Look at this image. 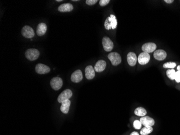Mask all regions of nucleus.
<instances>
[{
	"label": "nucleus",
	"mask_w": 180,
	"mask_h": 135,
	"mask_svg": "<svg viewBox=\"0 0 180 135\" xmlns=\"http://www.w3.org/2000/svg\"><path fill=\"white\" fill-rule=\"evenodd\" d=\"M25 55L28 60L33 61L39 58V52L36 49H29L26 51Z\"/></svg>",
	"instance_id": "obj_1"
},
{
	"label": "nucleus",
	"mask_w": 180,
	"mask_h": 135,
	"mask_svg": "<svg viewBox=\"0 0 180 135\" xmlns=\"http://www.w3.org/2000/svg\"><path fill=\"white\" fill-rule=\"evenodd\" d=\"M72 92L70 89H66L61 93L58 97V102L59 103H63L65 101L69 100L72 96Z\"/></svg>",
	"instance_id": "obj_2"
},
{
	"label": "nucleus",
	"mask_w": 180,
	"mask_h": 135,
	"mask_svg": "<svg viewBox=\"0 0 180 135\" xmlns=\"http://www.w3.org/2000/svg\"><path fill=\"white\" fill-rule=\"evenodd\" d=\"M108 58L111 62L112 64L114 66H116L119 65L121 62V58L119 54L114 52H111L108 55Z\"/></svg>",
	"instance_id": "obj_3"
},
{
	"label": "nucleus",
	"mask_w": 180,
	"mask_h": 135,
	"mask_svg": "<svg viewBox=\"0 0 180 135\" xmlns=\"http://www.w3.org/2000/svg\"><path fill=\"white\" fill-rule=\"evenodd\" d=\"M50 85L54 90H59L63 85V80L60 77H54L51 80Z\"/></svg>",
	"instance_id": "obj_4"
},
{
	"label": "nucleus",
	"mask_w": 180,
	"mask_h": 135,
	"mask_svg": "<svg viewBox=\"0 0 180 135\" xmlns=\"http://www.w3.org/2000/svg\"><path fill=\"white\" fill-rule=\"evenodd\" d=\"M22 35L26 38L32 39L35 36V32L31 27L29 26H25L23 27L22 29Z\"/></svg>",
	"instance_id": "obj_5"
},
{
	"label": "nucleus",
	"mask_w": 180,
	"mask_h": 135,
	"mask_svg": "<svg viewBox=\"0 0 180 135\" xmlns=\"http://www.w3.org/2000/svg\"><path fill=\"white\" fill-rule=\"evenodd\" d=\"M103 48L106 52H111L114 47V45L111 39L108 37H104L102 41Z\"/></svg>",
	"instance_id": "obj_6"
},
{
	"label": "nucleus",
	"mask_w": 180,
	"mask_h": 135,
	"mask_svg": "<svg viewBox=\"0 0 180 135\" xmlns=\"http://www.w3.org/2000/svg\"><path fill=\"white\" fill-rule=\"evenodd\" d=\"M35 71L37 74H45L50 71V69L47 65L39 63L36 65Z\"/></svg>",
	"instance_id": "obj_7"
},
{
	"label": "nucleus",
	"mask_w": 180,
	"mask_h": 135,
	"mask_svg": "<svg viewBox=\"0 0 180 135\" xmlns=\"http://www.w3.org/2000/svg\"><path fill=\"white\" fill-rule=\"evenodd\" d=\"M156 49V45L154 43L151 42L145 43L142 47V50H143V52L148 54L154 52Z\"/></svg>",
	"instance_id": "obj_8"
},
{
	"label": "nucleus",
	"mask_w": 180,
	"mask_h": 135,
	"mask_svg": "<svg viewBox=\"0 0 180 135\" xmlns=\"http://www.w3.org/2000/svg\"><path fill=\"white\" fill-rule=\"evenodd\" d=\"M150 55L148 53L143 52L139 56L138 60L139 64L145 65L147 64L150 61Z\"/></svg>",
	"instance_id": "obj_9"
},
{
	"label": "nucleus",
	"mask_w": 180,
	"mask_h": 135,
	"mask_svg": "<svg viewBox=\"0 0 180 135\" xmlns=\"http://www.w3.org/2000/svg\"><path fill=\"white\" fill-rule=\"evenodd\" d=\"M83 80V74L81 70L75 71L71 75V80L74 83H79Z\"/></svg>",
	"instance_id": "obj_10"
},
{
	"label": "nucleus",
	"mask_w": 180,
	"mask_h": 135,
	"mask_svg": "<svg viewBox=\"0 0 180 135\" xmlns=\"http://www.w3.org/2000/svg\"><path fill=\"white\" fill-rule=\"evenodd\" d=\"M140 121L141 123L142 124H143L145 126H152L155 124L154 120L149 116L142 117L140 118Z\"/></svg>",
	"instance_id": "obj_11"
},
{
	"label": "nucleus",
	"mask_w": 180,
	"mask_h": 135,
	"mask_svg": "<svg viewBox=\"0 0 180 135\" xmlns=\"http://www.w3.org/2000/svg\"><path fill=\"white\" fill-rule=\"evenodd\" d=\"M154 58L158 61H163L167 57V53L164 50H157L154 53Z\"/></svg>",
	"instance_id": "obj_12"
},
{
	"label": "nucleus",
	"mask_w": 180,
	"mask_h": 135,
	"mask_svg": "<svg viewBox=\"0 0 180 135\" xmlns=\"http://www.w3.org/2000/svg\"><path fill=\"white\" fill-rule=\"evenodd\" d=\"M85 76L87 80H92L95 76V71L92 66L89 65L85 69Z\"/></svg>",
	"instance_id": "obj_13"
},
{
	"label": "nucleus",
	"mask_w": 180,
	"mask_h": 135,
	"mask_svg": "<svg viewBox=\"0 0 180 135\" xmlns=\"http://www.w3.org/2000/svg\"><path fill=\"white\" fill-rule=\"evenodd\" d=\"M74 9V6L70 3H64L62 4L58 7V10L59 11L62 13L70 12Z\"/></svg>",
	"instance_id": "obj_14"
},
{
	"label": "nucleus",
	"mask_w": 180,
	"mask_h": 135,
	"mask_svg": "<svg viewBox=\"0 0 180 135\" xmlns=\"http://www.w3.org/2000/svg\"><path fill=\"white\" fill-rule=\"evenodd\" d=\"M106 67V62L104 60H99L97 62L94 66V70L100 73L105 69Z\"/></svg>",
	"instance_id": "obj_15"
},
{
	"label": "nucleus",
	"mask_w": 180,
	"mask_h": 135,
	"mask_svg": "<svg viewBox=\"0 0 180 135\" xmlns=\"http://www.w3.org/2000/svg\"><path fill=\"white\" fill-rule=\"evenodd\" d=\"M127 59L128 63L129 65L133 67L136 65V61H137V57L135 53L133 52H129L127 54Z\"/></svg>",
	"instance_id": "obj_16"
},
{
	"label": "nucleus",
	"mask_w": 180,
	"mask_h": 135,
	"mask_svg": "<svg viewBox=\"0 0 180 135\" xmlns=\"http://www.w3.org/2000/svg\"><path fill=\"white\" fill-rule=\"evenodd\" d=\"M47 30V26L44 23H41L37 26L36 32L37 35L39 36H42L44 35L46 32Z\"/></svg>",
	"instance_id": "obj_17"
},
{
	"label": "nucleus",
	"mask_w": 180,
	"mask_h": 135,
	"mask_svg": "<svg viewBox=\"0 0 180 135\" xmlns=\"http://www.w3.org/2000/svg\"><path fill=\"white\" fill-rule=\"evenodd\" d=\"M70 104H71V101L69 100H67L64 102L63 103H61V112L65 114L68 113L69 111Z\"/></svg>",
	"instance_id": "obj_18"
},
{
	"label": "nucleus",
	"mask_w": 180,
	"mask_h": 135,
	"mask_svg": "<svg viewBox=\"0 0 180 135\" xmlns=\"http://www.w3.org/2000/svg\"><path fill=\"white\" fill-rule=\"evenodd\" d=\"M134 113L136 116L144 117L147 114V111L142 107H138L135 110Z\"/></svg>",
	"instance_id": "obj_19"
},
{
	"label": "nucleus",
	"mask_w": 180,
	"mask_h": 135,
	"mask_svg": "<svg viewBox=\"0 0 180 135\" xmlns=\"http://www.w3.org/2000/svg\"><path fill=\"white\" fill-rule=\"evenodd\" d=\"M153 130V129L151 126H145L140 131V134L141 135H147L151 133Z\"/></svg>",
	"instance_id": "obj_20"
},
{
	"label": "nucleus",
	"mask_w": 180,
	"mask_h": 135,
	"mask_svg": "<svg viewBox=\"0 0 180 135\" xmlns=\"http://www.w3.org/2000/svg\"><path fill=\"white\" fill-rule=\"evenodd\" d=\"M109 19L110 22L112 25V28L113 29H116V26H117V21L116 19V16L113 15H111L109 16Z\"/></svg>",
	"instance_id": "obj_21"
},
{
	"label": "nucleus",
	"mask_w": 180,
	"mask_h": 135,
	"mask_svg": "<svg viewBox=\"0 0 180 135\" xmlns=\"http://www.w3.org/2000/svg\"><path fill=\"white\" fill-rule=\"evenodd\" d=\"M167 75L168 78H169L171 80H175V75H176V71L174 69H169L167 71Z\"/></svg>",
	"instance_id": "obj_22"
},
{
	"label": "nucleus",
	"mask_w": 180,
	"mask_h": 135,
	"mask_svg": "<svg viewBox=\"0 0 180 135\" xmlns=\"http://www.w3.org/2000/svg\"><path fill=\"white\" fill-rule=\"evenodd\" d=\"M176 65V64L175 63L170 62H167V63H164V65H163V67L164 68H171V69H172V68H174L175 67Z\"/></svg>",
	"instance_id": "obj_23"
},
{
	"label": "nucleus",
	"mask_w": 180,
	"mask_h": 135,
	"mask_svg": "<svg viewBox=\"0 0 180 135\" xmlns=\"http://www.w3.org/2000/svg\"><path fill=\"white\" fill-rule=\"evenodd\" d=\"M105 28L107 30H109V29H112V25L110 22V19H109V16L107 18L105 22Z\"/></svg>",
	"instance_id": "obj_24"
},
{
	"label": "nucleus",
	"mask_w": 180,
	"mask_h": 135,
	"mask_svg": "<svg viewBox=\"0 0 180 135\" xmlns=\"http://www.w3.org/2000/svg\"><path fill=\"white\" fill-rule=\"evenodd\" d=\"M142 123L140 121L136 120L133 123V126L135 129H140L141 128Z\"/></svg>",
	"instance_id": "obj_25"
},
{
	"label": "nucleus",
	"mask_w": 180,
	"mask_h": 135,
	"mask_svg": "<svg viewBox=\"0 0 180 135\" xmlns=\"http://www.w3.org/2000/svg\"><path fill=\"white\" fill-rule=\"evenodd\" d=\"M109 0H100L99 1V4L100 6H105L107 4L109 3Z\"/></svg>",
	"instance_id": "obj_26"
},
{
	"label": "nucleus",
	"mask_w": 180,
	"mask_h": 135,
	"mask_svg": "<svg viewBox=\"0 0 180 135\" xmlns=\"http://www.w3.org/2000/svg\"><path fill=\"white\" fill-rule=\"evenodd\" d=\"M175 80H176V82L177 83L180 82V71H177V72H176Z\"/></svg>",
	"instance_id": "obj_27"
},
{
	"label": "nucleus",
	"mask_w": 180,
	"mask_h": 135,
	"mask_svg": "<svg viewBox=\"0 0 180 135\" xmlns=\"http://www.w3.org/2000/svg\"><path fill=\"white\" fill-rule=\"evenodd\" d=\"M97 2H98L97 0H86V3L89 6H92V5H94V4H96Z\"/></svg>",
	"instance_id": "obj_28"
},
{
	"label": "nucleus",
	"mask_w": 180,
	"mask_h": 135,
	"mask_svg": "<svg viewBox=\"0 0 180 135\" xmlns=\"http://www.w3.org/2000/svg\"><path fill=\"white\" fill-rule=\"evenodd\" d=\"M164 2L167 3L171 4V3H173L174 2V1L173 0H164Z\"/></svg>",
	"instance_id": "obj_29"
},
{
	"label": "nucleus",
	"mask_w": 180,
	"mask_h": 135,
	"mask_svg": "<svg viewBox=\"0 0 180 135\" xmlns=\"http://www.w3.org/2000/svg\"><path fill=\"white\" fill-rule=\"evenodd\" d=\"M139 135L138 133L137 132H136V131H134V132H132L131 134V135Z\"/></svg>",
	"instance_id": "obj_30"
},
{
	"label": "nucleus",
	"mask_w": 180,
	"mask_h": 135,
	"mask_svg": "<svg viewBox=\"0 0 180 135\" xmlns=\"http://www.w3.org/2000/svg\"><path fill=\"white\" fill-rule=\"evenodd\" d=\"M177 70L179 71H180V65H179V66L177 67Z\"/></svg>",
	"instance_id": "obj_31"
},
{
	"label": "nucleus",
	"mask_w": 180,
	"mask_h": 135,
	"mask_svg": "<svg viewBox=\"0 0 180 135\" xmlns=\"http://www.w3.org/2000/svg\"><path fill=\"white\" fill-rule=\"evenodd\" d=\"M56 1L57 2H61V1H62V0H56Z\"/></svg>",
	"instance_id": "obj_32"
}]
</instances>
